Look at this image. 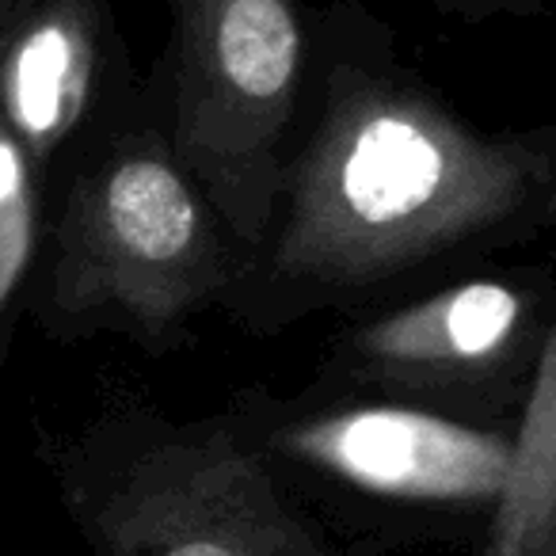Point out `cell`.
Instances as JSON below:
<instances>
[{"label":"cell","mask_w":556,"mask_h":556,"mask_svg":"<svg viewBox=\"0 0 556 556\" xmlns=\"http://www.w3.org/2000/svg\"><path fill=\"white\" fill-rule=\"evenodd\" d=\"M427 4L457 24H495V20H533L553 0H427Z\"/></svg>","instance_id":"30bf717a"},{"label":"cell","mask_w":556,"mask_h":556,"mask_svg":"<svg viewBox=\"0 0 556 556\" xmlns=\"http://www.w3.org/2000/svg\"><path fill=\"white\" fill-rule=\"evenodd\" d=\"M225 412L332 530L386 538H431L465 522L488 530L518 431L313 386L294 396L240 389Z\"/></svg>","instance_id":"277c9868"},{"label":"cell","mask_w":556,"mask_h":556,"mask_svg":"<svg viewBox=\"0 0 556 556\" xmlns=\"http://www.w3.org/2000/svg\"><path fill=\"white\" fill-rule=\"evenodd\" d=\"M138 92L111 0H35L0 24V123L47 194Z\"/></svg>","instance_id":"52a82bcc"},{"label":"cell","mask_w":556,"mask_h":556,"mask_svg":"<svg viewBox=\"0 0 556 556\" xmlns=\"http://www.w3.org/2000/svg\"><path fill=\"white\" fill-rule=\"evenodd\" d=\"M27 313L58 343L115 336L146 355L225 309L248 252L172 146L149 85L54 187Z\"/></svg>","instance_id":"7a4b0ae2"},{"label":"cell","mask_w":556,"mask_h":556,"mask_svg":"<svg viewBox=\"0 0 556 556\" xmlns=\"http://www.w3.org/2000/svg\"><path fill=\"white\" fill-rule=\"evenodd\" d=\"M42 465L92 556H370L298 500L229 412L108 401L50 434Z\"/></svg>","instance_id":"3957f363"},{"label":"cell","mask_w":556,"mask_h":556,"mask_svg":"<svg viewBox=\"0 0 556 556\" xmlns=\"http://www.w3.org/2000/svg\"><path fill=\"white\" fill-rule=\"evenodd\" d=\"M168 47L146 80L179 161L252 255L313 88L305 0H168Z\"/></svg>","instance_id":"5b68a950"},{"label":"cell","mask_w":556,"mask_h":556,"mask_svg":"<svg viewBox=\"0 0 556 556\" xmlns=\"http://www.w3.org/2000/svg\"><path fill=\"white\" fill-rule=\"evenodd\" d=\"M27 4H35V0H0V24H4V20H12L16 12H24Z\"/></svg>","instance_id":"8fae6325"},{"label":"cell","mask_w":556,"mask_h":556,"mask_svg":"<svg viewBox=\"0 0 556 556\" xmlns=\"http://www.w3.org/2000/svg\"><path fill=\"white\" fill-rule=\"evenodd\" d=\"M484 556H556V325L518 419L507 484L484 530Z\"/></svg>","instance_id":"ba28073f"},{"label":"cell","mask_w":556,"mask_h":556,"mask_svg":"<svg viewBox=\"0 0 556 556\" xmlns=\"http://www.w3.org/2000/svg\"><path fill=\"white\" fill-rule=\"evenodd\" d=\"M556 232V118L480 126L358 0L313 9V88L222 317L275 340L431 290Z\"/></svg>","instance_id":"6da1fadb"},{"label":"cell","mask_w":556,"mask_h":556,"mask_svg":"<svg viewBox=\"0 0 556 556\" xmlns=\"http://www.w3.org/2000/svg\"><path fill=\"white\" fill-rule=\"evenodd\" d=\"M47 187L12 130L0 123V366L9 355L16 320L27 313L42 237H47Z\"/></svg>","instance_id":"9c48e42d"},{"label":"cell","mask_w":556,"mask_h":556,"mask_svg":"<svg viewBox=\"0 0 556 556\" xmlns=\"http://www.w3.org/2000/svg\"><path fill=\"white\" fill-rule=\"evenodd\" d=\"M553 325V267H480L351 317L309 386L518 427Z\"/></svg>","instance_id":"8992f818"}]
</instances>
